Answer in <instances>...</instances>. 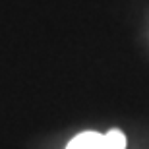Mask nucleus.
Returning a JSON list of instances; mask_svg holds the SVG:
<instances>
[{
  "instance_id": "obj_1",
  "label": "nucleus",
  "mask_w": 149,
  "mask_h": 149,
  "mask_svg": "<svg viewBox=\"0 0 149 149\" xmlns=\"http://www.w3.org/2000/svg\"><path fill=\"white\" fill-rule=\"evenodd\" d=\"M66 149H111L105 134L99 132H81L68 143Z\"/></svg>"
}]
</instances>
